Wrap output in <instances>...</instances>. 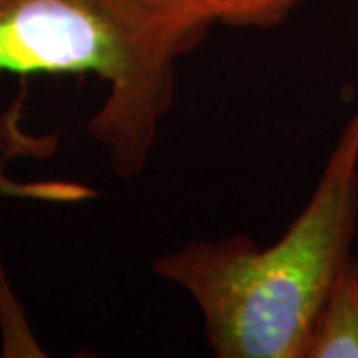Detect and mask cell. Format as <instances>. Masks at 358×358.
Segmentation results:
<instances>
[{
  "mask_svg": "<svg viewBox=\"0 0 358 358\" xmlns=\"http://www.w3.org/2000/svg\"><path fill=\"white\" fill-rule=\"evenodd\" d=\"M303 0H189L205 20L231 26L279 24Z\"/></svg>",
  "mask_w": 358,
  "mask_h": 358,
  "instance_id": "cell-4",
  "label": "cell"
},
{
  "mask_svg": "<svg viewBox=\"0 0 358 358\" xmlns=\"http://www.w3.org/2000/svg\"><path fill=\"white\" fill-rule=\"evenodd\" d=\"M211 26L189 0H0V74H94L90 134L120 178L145 167L173 103L176 62Z\"/></svg>",
  "mask_w": 358,
  "mask_h": 358,
  "instance_id": "cell-2",
  "label": "cell"
},
{
  "mask_svg": "<svg viewBox=\"0 0 358 358\" xmlns=\"http://www.w3.org/2000/svg\"><path fill=\"white\" fill-rule=\"evenodd\" d=\"M305 358H358V263L348 261L315 319Z\"/></svg>",
  "mask_w": 358,
  "mask_h": 358,
  "instance_id": "cell-3",
  "label": "cell"
},
{
  "mask_svg": "<svg viewBox=\"0 0 358 358\" xmlns=\"http://www.w3.org/2000/svg\"><path fill=\"white\" fill-rule=\"evenodd\" d=\"M358 225V110L308 203L273 245L235 235L189 241L155 273L192 294L221 358H305L320 307L352 259Z\"/></svg>",
  "mask_w": 358,
  "mask_h": 358,
  "instance_id": "cell-1",
  "label": "cell"
}]
</instances>
